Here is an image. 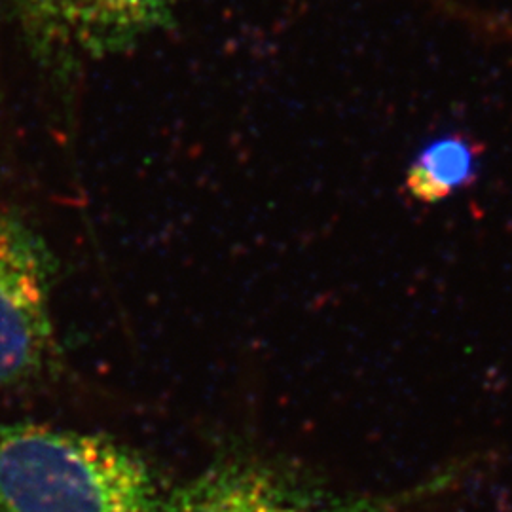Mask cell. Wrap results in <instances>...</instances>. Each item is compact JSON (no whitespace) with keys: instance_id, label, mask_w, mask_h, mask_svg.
I'll use <instances>...</instances> for the list:
<instances>
[{"instance_id":"7a4b0ae2","label":"cell","mask_w":512,"mask_h":512,"mask_svg":"<svg viewBox=\"0 0 512 512\" xmlns=\"http://www.w3.org/2000/svg\"><path fill=\"white\" fill-rule=\"evenodd\" d=\"M50 255L35 232L0 209V384L35 376L54 353Z\"/></svg>"},{"instance_id":"6da1fadb","label":"cell","mask_w":512,"mask_h":512,"mask_svg":"<svg viewBox=\"0 0 512 512\" xmlns=\"http://www.w3.org/2000/svg\"><path fill=\"white\" fill-rule=\"evenodd\" d=\"M158 480L122 442L46 423L0 425V512H160Z\"/></svg>"},{"instance_id":"3957f363","label":"cell","mask_w":512,"mask_h":512,"mask_svg":"<svg viewBox=\"0 0 512 512\" xmlns=\"http://www.w3.org/2000/svg\"><path fill=\"white\" fill-rule=\"evenodd\" d=\"M184 0H19L38 54L59 65L122 54L167 25Z\"/></svg>"},{"instance_id":"277c9868","label":"cell","mask_w":512,"mask_h":512,"mask_svg":"<svg viewBox=\"0 0 512 512\" xmlns=\"http://www.w3.org/2000/svg\"><path fill=\"white\" fill-rule=\"evenodd\" d=\"M311 492L275 467L230 459L207 467L164 501V512H361ZM370 509V507H368Z\"/></svg>"},{"instance_id":"5b68a950","label":"cell","mask_w":512,"mask_h":512,"mask_svg":"<svg viewBox=\"0 0 512 512\" xmlns=\"http://www.w3.org/2000/svg\"><path fill=\"white\" fill-rule=\"evenodd\" d=\"M480 150L463 135L452 133L431 141L406 171V188L416 202H442L475 183Z\"/></svg>"},{"instance_id":"8992f818","label":"cell","mask_w":512,"mask_h":512,"mask_svg":"<svg viewBox=\"0 0 512 512\" xmlns=\"http://www.w3.org/2000/svg\"><path fill=\"white\" fill-rule=\"evenodd\" d=\"M507 27H512L511 23H507ZM505 35H507V37L512 38V31H507V33H505Z\"/></svg>"}]
</instances>
